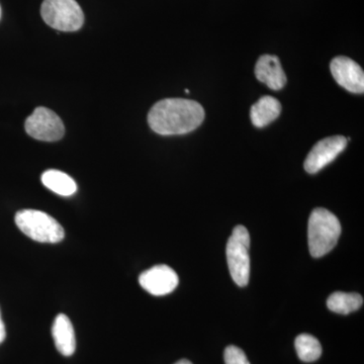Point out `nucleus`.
Returning a JSON list of instances; mask_svg holds the SVG:
<instances>
[{"mask_svg": "<svg viewBox=\"0 0 364 364\" xmlns=\"http://www.w3.org/2000/svg\"><path fill=\"white\" fill-rule=\"evenodd\" d=\"M205 109L195 100L166 98L153 105L148 114V124L155 133L162 136L183 135L200 126Z\"/></svg>", "mask_w": 364, "mask_h": 364, "instance_id": "1", "label": "nucleus"}, {"mask_svg": "<svg viewBox=\"0 0 364 364\" xmlns=\"http://www.w3.org/2000/svg\"><path fill=\"white\" fill-rule=\"evenodd\" d=\"M341 235L338 218L326 208L313 210L309 219L308 239L311 255L320 258L332 251Z\"/></svg>", "mask_w": 364, "mask_h": 364, "instance_id": "2", "label": "nucleus"}, {"mask_svg": "<svg viewBox=\"0 0 364 364\" xmlns=\"http://www.w3.org/2000/svg\"><path fill=\"white\" fill-rule=\"evenodd\" d=\"M16 226L33 240L59 243L65 237L63 227L51 215L37 210H21L14 218Z\"/></svg>", "mask_w": 364, "mask_h": 364, "instance_id": "3", "label": "nucleus"}, {"mask_svg": "<svg viewBox=\"0 0 364 364\" xmlns=\"http://www.w3.org/2000/svg\"><path fill=\"white\" fill-rule=\"evenodd\" d=\"M41 16L48 26L60 32H76L85 23V14L75 0H44Z\"/></svg>", "mask_w": 364, "mask_h": 364, "instance_id": "4", "label": "nucleus"}, {"mask_svg": "<svg viewBox=\"0 0 364 364\" xmlns=\"http://www.w3.org/2000/svg\"><path fill=\"white\" fill-rule=\"evenodd\" d=\"M250 235L244 226L234 228L233 233L228 240L226 254L228 267L232 279L239 287H246L250 275Z\"/></svg>", "mask_w": 364, "mask_h": 364, "instance_id": "5", "label": "nucleus"}, {"mask_svg": "<svg viewBox=\"0 0 364 364\" xmlns=\"http://www.w3.org/2000/svg\"><path fill=\"white\" fill-rule=\"evenodd\" d=\"M26 133L36 140L56 142L65 134L63 122L54 112L47 107H37L26 119Z\"/></svg>", "mask_w": 364, "mask_h": 364, "instance_id": "6", "label": "nucleus"}, {"mask_svg": "<svg viewBox=\"0 0 364 364\" xmlns=\"http://www.w3.org/2000/svg\"><path fill=\"white\" fill-rule=\"evenodd\" d=\"M347 139L343 136H332L323 139L314 146L306 158L305 169L308 173L315 174L336 159L346 148Z\"/></svg>", "mask_w": 364, "mask_h": 364, "instance_id": "7", "label": "nucleus"}, {"mask_svg": "<svg viewBox=\"0 0 364 364\" xmlns=\"http://www.w3.org/2000/svg\"><path fill=\"white\" fill-rule=\"evenodd\" d=\"M139 282L148 293L161 296L172 293L178 286L179 279L171 267L161 264L141 273Z\"/></svg>", "mask_w": 364, "mask_h": 364, "instance_id": "8", "label": "nucleus"}, {"mask_svg": "<svg viewBox=\"0 0 364 364\" xmlns=\"http://www.w3.org/2000/svg\"><path fill=\"white\" fill-rule=\"evenodd\" d=\"M333 77L340 86L353 93H363L364 73L363 68L348 57L339 56L332 60Z\"/></svg>", "mask_w": 364, "mask_h": 364, "instance_id": "9", "label": "nucleus"}, {"mask_svg": "<svg viewBox=\"0 0 364 364\" xmlns=\"http://www.w3.org/2000/svg\"><path fill=\"white\" fill-rule=\"evenodd\" d=\"M255 75L260 82L264 83L273 90H282L287 83L286 73L279 59L273 55H263L258 59Z\"/></svg>", "mask_w": 364, "mask_h": 364, "instance_id": "10", "label": "nucleus"}, {"mask_svg": "<svg viewBox=\"0 0 364 364\" xmlns=\"http://www.w3.org/2000/svg\"><path fill=\"white\" fill-rule=\"evenodd\" d=\"M52 336L57 350L64 356H71L76 350L75 332L70 318L64 314L55 318L52 327Z\"/></svg>", "mask_w": 364, "mask_h": 364, "instance_id": "11", "label": "nucleus"}, {"mask_svg": "<svg viewBox=\"0 0 364 364\" xmlns=\"http://www.w3.org/2000/svg\"><path fill=\"white\" fill-rule=\"evenodd\" d=\"M282 105L277 98L263 97L251 107L250 117L254 126L263 128L279 117Z\"/></svg>", "mask_w": 364, "mask_h": 364, "instance_id": "12", "label": "nucleus"}, {"mask_svg": "<svg viewBox=\"0 0 364 364\" xmlns=\"http://www.w3.org/2000/svg\"><path fill=\"white\" fill-rule=\"evenodd\" d=\"M43 184L53 193L62 196H71L77 191V184L68 174L59 170L50 169L42 176Z\"/></svg>", "mask_w": 364, "mask_h": 364, "instance_id": "13", "label": "nucleus"}, {"mask_svg": "<svg viewBox=\"0 0 364 364\" xmlns=\"http://www.w3.org/2000/svg\"><path fill=\"white\" fill-rule=\"evenodd\" d=\"M363 305V298L359 294L335 291L327 299L328 309L332 312L348 315L355 312Z\"/></svg>", "mask_w": 364, "mask_h": 364, "instance_id": "14", "label": "nucleus"}, {"mask_svg": "<svg viewBox=\"0 0 364 364\" xmlns=\"http://www.w3.org/2000/svg\"><path fill=\"white\" fill-rule=\"evenodd\" d=\"M294 346L299 359L304 363H314L322 355V346L312 335H299L294 341Z\"/></svg>", "mask_w": 364, "mask_h": 364, "instance_id": "15", "label": "nucleus"}, {"mask_svg": "<svg viewBox=\"0 0 364 364\" xmlns=\"http://www.w3.org/2000/svg\"><path fill=\"white\" fill-rule=\"evenodd\" d=\"M224 359L226 364H250L244 351L233 345L227 347Z\"/></svg>", "mask_w": 364, "mask_h": 364, "instance_id": "16", "label": "nucleus"}, {"mask_svg": "<svg viewBox=\"0 0 364 364\" xmlns=\"http://www.w3.org/2000/svg\"><path fill=\"white\" fill-rule=\"evenodd\" d=\"M6 337V327H4V321L1 318V313H0V344L4 341Z\"/></svg>", "mask_w": 364, "mask_h": 364, "instance_id": "17", "label": "nucleus"}, {"mask_svg": "<svg viewBox=\"0 0 364 364\" xmlns=\"http://www.w3.org/2000/svg\"><path fill=\"white\" fill-rule=\"evenodd\" d=\"M176 364H193L191 363V361L186 360V359H181V360H179L178 363H176Z\"/></svg>", "mask_w": 364, "mask_h": 364, "instance_id": "18", "label": "nucleus"}, {"mask_svg": "<svg viewBox=\"0 0 364 364\" xmlns=\"http://www.w3.org/2000/svg\"><path fill=\"white\" fill-rule=\"evenodd\" d=\"M0 18H1V9H0Z\"/></svg>", "mask_w": 364, "mask_h": 364, "instance_id": "19", "label": "nucleus"}]
</instances>
